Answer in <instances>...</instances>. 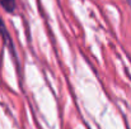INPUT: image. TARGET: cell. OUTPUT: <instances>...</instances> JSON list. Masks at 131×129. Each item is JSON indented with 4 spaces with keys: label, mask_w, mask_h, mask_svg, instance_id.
Listing matches in <instances>:
<instances>
[{
    "label": "cell",
    "mask_w": 131,
    "mask_h": 129,
    "mask_svg": "<svg viewBox=\"0 0 131 129\" xmlns=\"http://www.w3.org/2000/svg\"><path fill=\"white\" fill-rule=\"evenodd\" d=\"M0 5L6 13H14L17 9V3L15 0H0Z\"/></svg>",
    "instance_id": "2"
},
{
    "label": "cell",
    "mask_w": 131,
    "mask_h": 129,
    "mask_svg": "<svg viewBox=\"0 0 131 129\" xmlns=\"http://www.w3.org/2000/svg\"><path fill=\"white\" fill-rule=\"evenodd\" d=\"M0 36L3 37L5 46L10 49L12 54H14V57H15L14 44H13V41H12V38H10V36H9V33H8V29H6V27H5V24H4V22H3V19H1V18H0Z\"/></svg>",
    "instance_id": "1"
}]
</instances>
